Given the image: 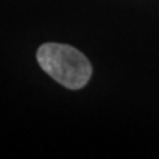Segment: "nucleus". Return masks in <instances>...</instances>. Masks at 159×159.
Instances as JSON below:
<instances>
[{
	"label": "nucleus",
	"mask_w": 159,
	"mask_h": 159,
	"mask_svg": "<svg viewBox=\"0 0 159 159\" xmlns=\"http://www.w3.org/2000/svg\"><path fill=\"white\" fill-rule=\"evenodd\" d=\"M37 62L53 80L72 90L85 86L93 72L85 54L65 44H43L37 49Z\"/></svg>",
	"instance_id": "1"
}]
</instances>
